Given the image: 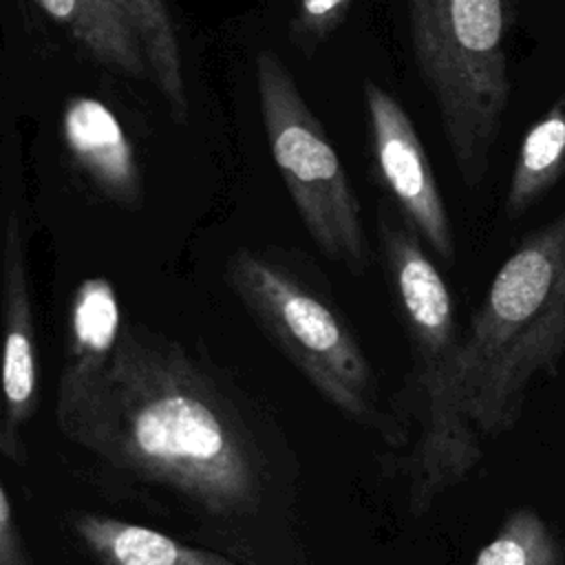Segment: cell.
<instances>
[{
    "label": "cell",
    "mask_w": 565,
    "mask_h": 565,
    "mask_svg": "<svg viewBox=\"0 0 565 565\" xmlns=\"http://www.w3.org/2000/svg\"><path fill=\"white\" fill-rule=\"evenodd\" d=\"M57 424L106 463L207 514L236 516L260 501V455L236 408L179 344L146 329H124L102 380Z\"/></svg>",
    "instance_id": "cell-1"
},
{
    "label": "cell",
    "mask_w": 565,
    "mask_h": 565,
    "mask_svg": "<svg viewBox=\"0 0 565 565\" xmlns=\"http://www.w3.org/2000/svg\"><path fill=\"white\" fill-rule=\"evenodd\" d=\"M565 358V212L494 274L452 364V391L483 435L510 430L530 382Z\"/></svg>",
    "instance_id": "cell-2"
},
{
    "label": "cell",
    "mask_w": 565,
    "mask_h": 565,
    "mask_svg": "<svg viewBox=\"0 0 565 565\" xmlns=\"http://www.w3.org/2000/svg\"><path fill=\"white\" fill-rule=\"evenodd\" d=\"M415 64L468 188H479L510 102V0H406Z\"/></svg>",
    "instance_id": "cell-3"
},
{
    "label": "cell",
    "mask_w": 565,
    "mask_h": 565,
    "mask_svg": "<svg viewBox=\"0 0 565 565\" xmlns=\"http://www.w3.org/2000/svg\"><path fill=\"white\" fill-rule=\"evenodd\" d=\"M225 280L276 347L347 417L377 426L373 369L335 307L280 263L236 249Z\"/></svg>",
    "instance_id": "cell-4"
},
{
    "label": "cell",
    "mask_w": 565,
    "mask_h": 565,
    "mask_svg": "<svg viewBox=\"0 0 565 565\" xmlns=\"http://www.w3.org/2000/svg\"><path fill=\"white\" fill-rule=\"evenodd\" d=\"M256 90L271 159L311 241L349 271L369 267L360 201L320 119L274 51L256 55Z\"/></svg>",
    "instance_id": "cell-5"
},
{
    "label": "cell",
    "mask_w": 565,
    "mask_h": 565,
    "mask_svg": "<svg viewBox=\"0 0 565 565\" xmlns=\"http://www.w3.org/2000/svg\"><path fill=\"white\" fill-rule=\"evenodd\" d=\"M364 106L375 174L408 223L446 263L455 260L450 216L426 148L404 106L380 84L364 82Z\"/></svg>",
    "instance_id": "cell-6"
},
{
    "label": "cell",
    "mask_w": 565,
    "mask_h": 565,
    "mask_svg": "<svg viewBox=\"0 0 565 565\" xmlns=\"http://www.w3.org/2000/svg\"><path fill=\"white\" fill-rule=\"evenodd\" d=\"M2 322H4V353H2V428L0 452L13 461H24L22 428L38 408V347L35 320L26 280V254L22 227L15 212L4 225L2 245Z\"/></svg>",
    "instance_id": "cell-7"
},
{
    "label": "cell",
    "mask_w": 565,
    "mask_h": 565,
    "mask_svg": "<svg viewBox=\"0 0 565 565\" xmlns=\"http://www.w3.org/2000/svg\"><path fill=\"white\" fill-rule=\"evenodd\" d=\"M62 139L95 188L124 210L143 205V177L117 115L97 97L73 95L62 110Z\"/></svg>",
    "instance_id": "cell-8"
},
{
    "label": "cell",
    "mask_w": 565,
    "mask_h": 565,
    "mask_svg": "<svg viewBox=\"0 0 565 565\" xmlns=\"http://www.w3.org/2000/svg\"><path fill=\"white\" fill-rule=\"evenodd\" d=\"M124 335L121 307L113 282L104 276L84 278L68 305L66 360L57 391V422L95 388Z\"/></svg>",
    "instance_id": "cell-9"
},
{
    "label": "cell",
    "mask_w": 565,
    "mask_h": 565,
    "mask_svg": "<svg viewBox=\"0 0 565 565\" xmlns=\"http://www.w3.org/2000/svg\"><path fill=\"white\" fill-rule=\"evenodd\" d=\"M71 33L102 66L132 77H150L141 40L119 0H33Z\"/></svg>",
    "instance_id": "cell-10"
},
{
    "label": "cell",
    "mask_w": 565,
    "mask_h": 565,
    "mask_svg": "<svg viewBox=\"0 0 565 565\" xmlns=\"http://www.w3.org/2000/svg\"><path fill=\"white\" fill-rule=\"evenodd\" d=\"M71 527L97 565H236L152 527L95 512L71 514Z\"/></svg>",
    "instance_id": "cell-11"
},
{
    "label": "cell",
    "mask_w": 565,
    "mask_h": 565,
    "mask_svg": "<svg viewBox=\"0 0 565 565\" xmlns=\"http://www.w3.org/2000/svg\"><path fill=\"white\" fill-rule=\"evenodd\" d=\"M565 172V95L525 132L505 194V214H525Z\"/></svg>",
    "instance_id": "cell-12"
},
{
    "label": "cell",
    "mask_w": 565,
    "mask_h": 565,
    "mask_svg": "<svg viewBox=\"0 0 565 565\" xmlns=\"http://www.w3.org/2000/svg\"><path fill=\"white\" fill-rule=\"evenodd\" d=\"M126 9L148 60L150 79L177 121L188 119V90L181 42L166 0H119Z\"/></svg>",
    "instance_id": "cell-13"
},
{
    "label": "cell",
    "mask_w": 565,
    "mask_h": 565,
    "mask_svg": "<svg viewBox=\"0 0 565 565\" xmlns=\"http://www.w3.org/2000/svg\"><path fill=\"white\" fill-rule=\"evenodd\" d=\"M472 565H565V541L536 510L516 508Z\"/></svg>",
    "instance_id": "cell-14"
},
{
    "label": "cell",
    "mask_w": 565,
    "mask_h": 565,
    "mask_svg": "<svg viewBox=\"0 0 565 565\" xmlns=\"http://www.w3.org/2000/svg\"><path fill=\"white\" fill-rule=\"evenodd\" d=\"M351 0H296L294 31L300 40L320 42L344 20Z\"/></svg>",
    "instance_id": "cell-15"
},
{
    "label": "cell",
    "mask_w": 565,
    "mask_h": 565,
    "mask_svg": "<svg viewBox=\"0 0 565 565\" xmlns=\"http://www.w3.org/2000/svg\"><path fill=\"white\" fill-rule=\"evenodd\" d=\"M0 565H33L7 486H0Z\"/></svg>",
    "instance_id": "cell-16"
}]
</instances>
